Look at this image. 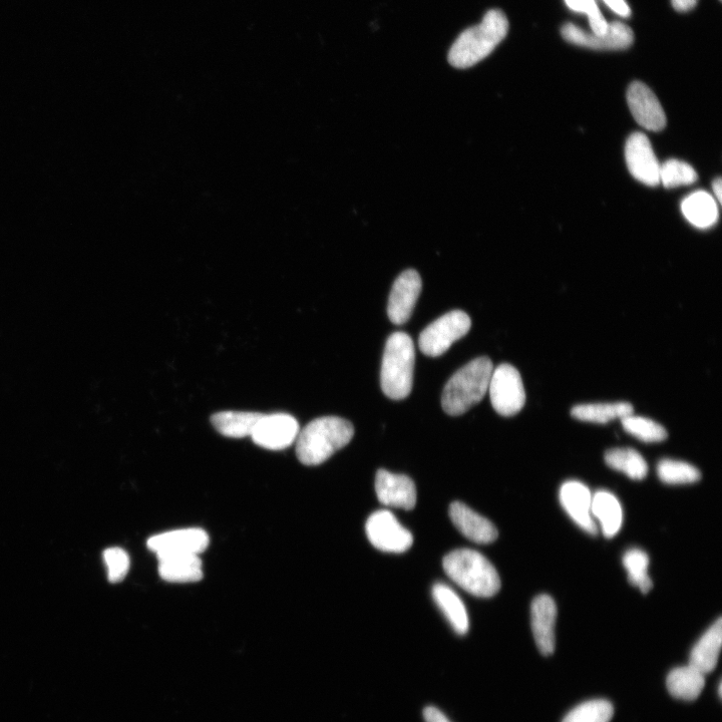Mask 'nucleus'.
I'll list each match as a JSON object with an SVG mask.
<instances>
[{"label": "nucleus", "mask_w": 722, "mask_h": 722, "mask_svg": "<svg viewBox=\"0 0 722 722\" xmlns=\"http://www.w3.org/2000/svg\"><path fill=\"white\" fill-rule=\"evenodd\" d=\"M354 436L351 423L337 417L318 418L299 431L296 455L305 466H318L347 446Z\"/></svg>", "instance_id": "1"}, {"label": "nucleus", "mask_w": 722, "mask_h": 722, "mask_svg": "<svg viewBox=\"0 0 722 722\" xmlns=\"http://www.w3.org/2000/svg\"><path fill=\"white\" fill-rule=\"evenodd\" d=\"M509 32L507 16L499 10L489 11L483 22L463 32L452 46L449 63L457 69H469L489 57Z\"/></svg>", "instance_id": "2"}, {"label": "nucleus", "mask_w": 722, "mask_h": 722, "mask_svg": "<svg viewBox=\"0 0 722 722\" xmlns=\"http://www.w3.org/2000/svg\"><path fill=\"white\" fill-rule=\"evenodd\" d=\"M494 371L487 356L476 358L447 383L442 397L444 411L453 417L467 413L485 398Z\"/></svg>", "instance_id": "3"}, {"label": "nucleus", "mask_w": 722, "mask_h": 722, "mask_svg": "<svg viewBox=\"0 0 722 722\" xmlns=\"http://www.w3.org/2000/svg\"><path fill=\"white\" fill-rule=\"evenodd\" d=\"M449 578L471 595L490 598L501 589V579L494 565L480 552L458 549L443 562Z\"/></svg>", "instance_id": "4"}, {"label": "nucleus", "mask_w": 722, "mask_h": 722, "mask_svg": "<svg viewBox=\"0 0 722 722\" xmlns=\"http://www.w3.org/2000/svg\"><path fill=\"white\" fill-rule=\"evenodd\" d=\"M416 349L405 332L392 334L386 344L381 385L384 394L395 401L408 398L413 389Z\"/></svg>", "instance_id": "5"}, {"label": "nucleus", "mask_w": 722, "mask_h": 722, "mask_svg": "<svg viewBox=\"0 0 722 722\" xmlns=\"http://www.w3.org/2000/svg\"><path fill=\"white\" fill-rule=\"evenodd\" d=\"M471 326L472 320L466 312L462 310L448 312L421 333L420 349L427 356H441L454 342L464 337Z\"/></svg>", "instance_id": "6"}, {"label": "nucleus", "mask_w": 722, "mask_h": 722, "mask_svg": "<svg viewBox=\"0 0 722 722\" xmlns=\"http://www.w3.org/2000/svg\"><path fill=\"white\" fill-rule=\"evenodd\" d=\"M494 410L503 417L519 414L526 404V392L520 373L504 364L493 371L489 391Z\"/></svg>", "instance_id": "7"}, {"label": "nucleus", "mask_w": 722, "mask_h": 722, "mask_svg": "<svg viewBox=\"0 0 722 722\" xmlns=\"http://www.w3.org/2000/svg\"><path fill=\"white\" fill-rule=\"evenodd\" d=\"M366 532L372 545L385 553L402 554L414 544L412 533L388 510L372 514L367 521Z\"/></svg>", "instance_id": "8"}, {"label": "nucleus", "mask_w": 722, "mask_h": 722, "mask_svg": "<svg viewBox=\"0 0 722 722\" xmlns=\"http://www.w3.org/2000/svg\"><path fill=\"white\" fill-rule=\"evenodd\" d=\"M568 43L596 51H620L628 49L634 41L632 30L619 22L608 24L605 35L588 34L573 24H566L561 30Z\"/></svg>", "instance_id": "9"}, {"label": "nucleus", "mask_w": 722, "mask_h": 722, "mask_svg": "<svg viewBox=\"0 0 722 722\" xmlns=\"http://www.w3.org/2000/svg\"><path fill=\"white\" fill-rule=\"evenodd\" d=\"M299 431L298 422L288 414L262 415L251 438L261 448L280 451L296 442Z\"/></svg>", "instance_id": "10"}, {"label": "nucleus", "mask_w": 722, "mask_h": 722, "mask_svg": "<svg viewBox=\"0 0 722 722\" xmlns=\"http://www.w3.org/2000/svg\"><path fill=\"white\" fill-rule=\"evenodd\" d=\"M148 548L157 557L170 555H200L209 546V536L197 528L162 533L148 540Z\"/></svg>", "instance_id": "11"}, {"label": "nucleus", "mask_w": 722, "mask_h": 722, "mask_svg": "<svg viewBox=\"0 0 722 722\" xmlns=\"http://www.w3.org/2000/svg\"><path fill=\"white\" fill-rule=\"evenodd\" d=\"M625 159L632 177L647 186L660 183V164L649 139L642 133H634L627 140Z\"/></svg>", "instance_id": "12"}, {"label": "nucleus", "mask_w": 722, "mask_h": 722, "mask_svg": "<svg viewBox=\"0 0 722 722\" xmlns=\"http://www.w3.org/2000/svg\"><path fill=\"white\" fill-rule=\"evenodd\" d=\"M423 287L418 271L409 269L396 280L389 298L388 314L396 325L405 324L411 318Z\"/></svg>", "instance_id": "13"}, {"label": "nucleus", "mask_w": 722, "mask_h": 722, "mask_svg": "<svg viewBox=\"0 0 722 722\" xmlns=\"http://www.w3.org/2000/svg\"><path fill=\"white\" fill-rule=\"evenodd\" d=\"M592 496L589 488L579 481L564 483L559 492L560 503L568 516L583 531L595 536L599 528L592 517Z\"/></svg>", "instance_id": "14"}, {"label": "nucleus", "mask_w": 722, "mask_h": 722, "mask_svg": "<svg viewBox=\"0 0 722 722\" xmlns=\"http://www.w3.org/2000/svg\"><path fill=\"white\" fill-rule=\"evenodd\" d=\"M628 106L635 121L644 129L659 132L666 126V117L654 93L643 83L634 82L627 92Z\"/></svg>", "instance_id": "15"}, {"label": "nucleus", "mask_w": 722, "mask_h": 722, "mask_svg": "<svg viewBox=\"0 0 722 722\" xmlns=\"http://www.w3.org/2000/svg\"><path fill=\"white\" fill-rule=\"evenodd\" d=\"M376 493L381 504L411 511L417 504V488L405 475L380 470L376 477Z\"/></svg>", "instance_id": "16"}, {"label": "nucleus", "mask_w": 722, "mask_h": 722, "mask_svg": "<svg viewBox=\"0 0 722 722\" xmlns=\"http://www.w3.org/2000/svg\"><path fill=\"white\" fill-rule=\"evenodd\" d=\"M556 619L557 606L554 599L547 594L537 596L531 606L532 630L536 645L544 656L555 651Z\"/></svg>", "instance_id": "17"}, {"label": "nucleus", "mask_w": 722, "mask_h": 722, "mask_svg": "<svg viewBox=\"0 0 722 722\" xmlns=\"http://www.w3.org/2000/svg\"><path fill=\"white\" fill-rule=\"evenodd\" d=\"M450 517L458 531L477 544H491L498 538L495 525L461 502L450 507Z\"/></svg>", "instance_id": "18"}, {"label": "nucleus", "mask_w": 722, "mask_h": 722, "mask_svg": "<svg viewBox=\"0 0 722 722\" xmlns=\"http://www.w3.org/2000/svg\"><path fill=\"white\" fill-rule=\"evenodd\" d=\"M722 644V619L718 618L700 637L690 653L689 665L706 675L719 659Z\"/></svg>", "instance_id": "19"}, {"label": "nucleus", "mask_w": 722, "mask_h": 722, "mask_svg": "<svg viewBox=\"0 0 722 722\" xmlns=\"http://www.w3.org/2000/svg\"><path fill=\"white\" fill-rule=\"evenodd\" d=\"M592 517L607 539L615 537L623 523V511L619 500L610 492H596L592 496Z\"/></svg>", "instance_id": "20"}, {"label": "nucleus", "mask_w": 722, "mask_h": 722, "mask_svg": "<svg viewBox=\"0 0 722 722\" xmlns=\"http://www.w3.org/2000/svg\"><path fill=\"white\" fill-rule=\"evenodd\" d=\"M159 573L171 583H194L203 578L202 561L198 555L159 557Z\"/></svg>", "instance_id": "21"}, {"label": "nucleus", "mask_w": 722, "mask_h": 722, "mask_svg": "<svg viewBox=\"0 0 722 722\" xmlns=\"http://www.w3.org/2000/svg\"><path fill=\"white\" fill-rule=\"evenodd\" d=\"M433 597L453 629L460 635L467 634L470 628L468 611L455 590L444 583H437L433 587Z\"/></svg>", "instance_id": "22"}, {"label": "nucleus", "mask_w": 722, "mask_h": 722, "mask_svg": "<svg viewBox=\"0 0 722 722\" xmlns=\"http://www.w3.org/2000/svg\"><path fill=\"white\" fill-rule=\"evenodd\" d=\"M681 211L690 224L702 230L712 227L718 220L717 203L704 191L687 196L681 203Z\"/></svg>", "instance_id": "23"}, {"label": "nucleus", "mask_w": 722, "mask_h": 722, "mask_svg": "<svg viewBox=\"0 0 722 722\" xmlns=\"http://www.w3.org/2000/svg\"><path fill=\"white\" fill-rule=\"evenodd\" d=\"M666 684L673 697L692 701L701 694L705 675L691 665L677 667L669 673Z\"/></svg>", "instance_id": "24"}, {"label": "nucleus", "mask_w": 722, "mask_h": 722, "mask_svg": "<svg viewBox=\"0 0 722 722\" xmlns=\"http://www.w3.org/2000/svg\"><path fill=\"white\" fill-rule=\"evenodd\" d=\"M262 415L249 412H221L212 416L211 423L221 435L241 439L251 437Z\"/></svg>", "instance_id": "25"}, {"label": "nucleus", "mask_w": 722, "mask_h": 722, "mask_svg": "<svg viewBox=\"0 0 722 722\" xmlns=\"http://www.w3.org/2000/svg\"><path fill=\"white\" fill-rule=\"evenodd\" d=\"M633 406L629 403L615 404H587L572 409L571 415L578 421L607 424L615 420H622L633 415Z\"/></svg>", "instance_id": "26"}, {"label": "nucleus", "mask_w": 722, "mask_h": 722, "mask_svg": "<svg viewBox=\"0 0 722 722\" xmlns=\"http://www.w3.org/2000/svg\"><path fill=\"white\" fill-rule=\"evenodd\" d=\"M607 466L623 473L634 481L643 480L648 474V466L644 458L634 449L618 448L605 454Z\"/></svg>", "instance_id": "27"}, {"label": "nucleus", "mask_w": 722, "mask_h": 722, "mask_svg": "<svg viewBox=\"0 0 722 722\" xmlns=\"http://www.w3.org/2000/svg\"><path fill=\"white\" fill-rule=\"evenodd\" d=\"M622 562L630 584L637 587L643 594H647L653 587L652 580L648 575L650 563L648 555L641 549L633 548L625 552Z\"/></svg>", "instance_id": "28"}, {"label": "nucleus", "mask_w": 722, "mask_h": 722, "mask_svg": "<svg viewBox=\"0 0 722 722\" xmlns=\"http://www.w3.org/2000/svg\"><path fill=\"white\" fill-rule=\"evenodd\" d=\"M657 474L659 479L667 485H688L701 479V473L694 466L670 459L658 463Z\"/></svg>", "instance_id": "29"}, {"label": "nucleus", "mask_w": 722, "mask_h": 722, "mask_svg": "<svg viewBox=\"0 0 722 722\" xmlns=\"http://www.w3.org/2000/svg\"><path fill=\"white\" fill-rule=\"evenodd\" d=\"M620 421L625 432L643 443H661L667 439V431L652 420L630 415Z\"/></svg>", "instance_id": "30"}, {"label": "nucleus", "mask_w": 722, "mask_h": 722, "mask_svg": "<svg viewBox=\"0 0 722 722\" xmlns=\"http://www.w3.org/2000/svg\"><path fill=\"white\" fill-rule=\"evenodd\" d=\"M613 715L614 707L609 701L596 699L575 707L562 722H610Z\"/></svg>", "instance_id": "31"}, {"label": "nucleus", "mask_w": 722, "mask_h": 722, "mask_svg": "<svg viewBox=\"0 0 722 722\" xmlns=\"http://www.w3.org/2000/svg\"><path fill=\"white\" fill-rule=\"evenodd\" d=\"M659 180L665 188L672 189L695 183L697 174L689 164L672 159L660 165Z\"/></svg>", "instance_id": "32"}, {"label": "nucleus", "mask_w": 722, "mask_h": 722, "mask_svg": "<svg viewBox=\"0 0 722 722\" xmlns=\"http://www.w3.org/2000/svg\"><path fill=\"white\" fill-rule=\"evenodd\" d=\"M105 563L108 568V578L112 583H119L125 579L130 569V558L121 548H109L104 552Z\"/></svg>", "instance_id": "33"}, {"label": "nucleus", "mask_w": 722, "mask_h": 722, "mask_svg": "<svg viewBox=\"0 0 722 722\" xmlns=\"http://www.w3.org/2000/svg\"><path fill=\"white\" fill-rule=\"evenodd\" d=\"M604 4L616 15L622 18H628L631 10L625 0H603Z\"/></svg>", "instance_id": "34"}, {"label": "nucleus", "mask_w": 722, "mask_h": 722, "mask_svg": "<svg viewBox=\"0 0 722 722\" xmlns=\"http://www.w3.org/2000/svg\"><path fill=\"white\" fill-rule=\"evenodd\" d=\"M424 716L427 722H451L441 710L434 706L425 708Z\"/></svg>", "instance_id": "35"}, {"label": "nucleus", "mask_w": 722, "mask_h": 722, "mask_svg": "<svg viewBox=\"0 0 722 722\" xmlns=\"http://www.w3.org/2000/svg\"><path fill=\"white\" fill-rule=\"evenodd\" d=\"M671 3L675 11L687 13L696 7L698 0H671Z\"/></svg>", "instance_id": "36"}, {"label": "nucleus", "mask_w": 722, "mask_h": 722, "mask_svg": "<svg viewBox=\"0 0 722 722\" xmlns=\"http://www.w3.org/2000/svg\"><path fill=\"white\" fill-rule=\"evenodd\" d=\"M712 189L717 202L720 203L722 200V182L720 178L714 180L712 184Z\"/></svg>", "instance_id": "37"}, {"label": "nucleus", "mask_w": 722, "mask_h": 722, "mask_svg": "<svg viewBox=\"0 0 722 722\" xmlns=\"http://www.w3.org/2000/svg\"><path fill=\"white\" fill-rule=\"evenodd\" d=\"M718 695H719V697L722 696V683L721 682L719 683V686H718Z\"/></svg>", "instance_id": "38"}, {"label": "nucleus", "mask_w": 722, "mask_h": 722, "mask_svg": "<svg viewBox=\"0 0 722 722\" xmlns=\"http://www.w3.org/2000/svg\"><path fill=\"white\" fill-rule=\"evenodd\" d=\"M720 2H721V0H720Z\"/></svg>", "instance_id": "39"}]
</instances>
